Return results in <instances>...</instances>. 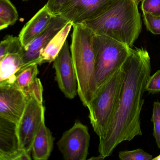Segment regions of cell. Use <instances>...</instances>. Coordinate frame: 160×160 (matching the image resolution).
<instances>
[{
    "mask_svg": "<svg viewBox=\"0 0 160 160\" xmlns=\"http://www.w3.org/2000/svg\"><path fill=\"white\" fill-rule=\"evenodd\" d=\"M145 91L149 94L160 93V70L150 76L146 86Z\"/></svg>",
    "mask_w": 160,
    "mask_h": 160,
    "instance_id": "cell-25",
    "label": "cell"
},
{
    "mask_svg": "<svg viewBox=\"0 0 160 160\" xmlns=\"http://www.w3.org/2000/svg\"><path fill=\"white\" fill-rule=\"evenodd\" d=\"M154 160H160V155L159 156H158V157H156L154 158H153V159Z\"/></svg>",
    "mask_w": 160,
    "mask_h": 160,
    "instance_id": "cell-30",
    "label": "cell"
},
{
    "mask_svg": "<svg viewBox=\"0 0 160 160\" xmlns=\"http://www.w3.org/2000/svg\"><path fill=\"white\" fill-rule=\"evenodd\" d=\"M68 1V0H48L46 5L52 14L56 15L61 8Z\"/></svg>",
    "mask_w": 160,
    "mask_h": 160,
    "instance_id": "cell-26",
    "label": "cell"
},
{
    "mask_svg": "<svg viewBox=\"0 0 160 160\" xmlns=\"http://www.w3.org/2000/svg\"><path fill=\"white\" fill-rule=\"evenodd\" d=\"M19 19L17 8L10 0H0V19L8 26L13 25Z\"/></svg>",
    "mask_w": 160,
    "mask_h": 160,
    "instance_id": "cell-18",
    "label": "cell"
},
{
    "mask_svg": "<svg viewBox=\"0 0 160 160\" xmlns=\"http://www.w3.org/2000/svg\"><path fill=\"white\" fill-rule=\"evenodd\" d=\"M54 138L50 130L42 121L36 135L32 147V158L34 160H47L50 157L53 148Z\"/></svg>",
    "mask_w": 160,
    "mask_h": 160,
    "instance_id": "cell-14",
    "label": "cell"
},
{
    "mask_svg": "<svg viewBox=\"0 0 160 160\" xmlns=\"http://www.w3.org/2000/svg\"><path fill=\"white\" fill-rule=\"evenodd\" d=\"M140 0H117L99 17L82 23L95 34L105 36L132 48L142 31Z\"/></svg>",
    "mask_w": 160,
    "mask_h": 160,
    "instance_id": "cell-2",
    "label": "cell"
},
{
    "mask_svg": "<svg viewBox=\"0 0 160 160\" xmlns=\"http://www.w3.org/2000/svg\"><path fill=\"white\" fill-rule=\"evenodd\" d=\"M54 16L50 12L46 5L41 8L20 32L18 38L22 47H25L41 34L47 29Z\"/></svg>",
    "mask_w": 160,
    "mask_h": 160,
    "instance_id": "cell-12",
    "label": "cell"
},
{
    "mask_svg": "<svg viewBox=\"0 0 160 160\" xmlns=\"http://www.w3.org/2000/svg\"><path fill=\"white\" fill-rule=\"evenodd\" d=\"M0 152L6 160H17L20 154L16 124L0 116Z\"/></svg>",
    "mask_w": 160,
    "mask_h": 160,
    "instance_id": "cell-13",
    "label": "cell"
},
{
    "mask_svg": "<svg viewBox=\"0 0 160 160\" xmlns=\"http://www.w3.org/2000/svg\"><path fill=\"white\" fill-rule=\"evenodd\" d=\"M0 160H6L4 156L1 152H0Z\"/></svg>",
    "mask_w": 160,
    "mask_h": 160,
    "instance_id": "cell-29",
    "label": "cell"
},
{
    "mask_svg": "<svg viewBox=\"0 0 160 160\" xmlns=\"http://www.w3.org/2000/svg\"><path fill=\"white\" fill-rule=\"evenodd\" d=\"M38 65H32L19 71L16 75L14 83L22 90L29 86L37 78Z\"/></svg>",
    "mask_w": 160,
    "mask_h": 160,
    "instance_id": "cell-17",
    "label": "cell"
},
{
    "mask_svg": "<svg viewBox=\"0 0 160 160\" xmlns=\"http://www.w3.org/2000/svg\"><path fill=\"white\" fill-rule=\"evenodd\" d=\"M93 48L96 93L123 66L131 48L111 38L97 34L94 36Z\"/></svg>",
    "mask_w": 160,
    "mask_h": 160,
    "instance_id": "cell-5",
    "label": "cell"
},
{
    "mask_svg": "<svg viewBox=\"0 0 160 160\" xmlns=\"http://www.w3.org/2000/svg\"><path fill=\"white\" fill-rule=\"evenodd\" d=\"M20 52L8 53L0 62V82L14 83L16 75L22 67Z\"/></svg>",
    "mask_w": 160,
    "mask_h": 160,
    "instance_id": "cell-16",
    "label": "cell"
},
{
    "mask_svg": "<svg viewBox=\"0 0 160 160\" xmlns=\"http://www.w3.org/2000/svg\"><path fill=\"white\" fill-rule=\"evenodd\" d=\"M68 23V22L66 20L60 15H55L52 18L47 29L41 34L25 47H22L20 54L22 67L20 70L31 65H41L40 56L41 52L52 38L62 29Z\"/></svg>",
    "mask_w": 160,
    "mask_h": 160,
    "instance_id": "cell-10",
    "label": "cell"
},
{
    "mask_svg": "<svg viewBox=\"0 0 160 160\" xmlns=\"http://www.w3.org/2000/svg\"><path fill=\"white\" fill-rule=\"evenodd\" d=\"M23 91L26 96L33 97L38 102L43 103V87L40 79L37 78L33 82Z\"/></svg>",
    "mask_w": 160,
    "mask_h": 160,
    "instance_id": "cell-21",
    "label": "cell"
},
{
    "mask_svg": "<svg viewBox=\"0 0 160 160\" xmlns=\"http://www.w3.org/2000/svg\"><path fill=\"white\" fill-rule=\"evenodd\" d=\"M142 1V0H140V1Z\"/></svg>",
    "mask_w": 160,
    "mask_h": 160,
    "instance_id": "cell-32",
    "label": "cell"
},
{
    "mask_svg": "<svg viewBox=\"0 0 160 160\" xmlns=\"http://www.w3.org/2000/svg\"><path fill=\"white\" fill-rule=\"evenodd\" d=\"M117 0H68L59 10L60 15L73 25L82 24L106 12Z\"/></svg>",
    "mask_w": 160,
    "mask_h": 160,
    "instance_id": "cell-7",
    "label": "cell"
},
{
    "mask_svg": "<svg viewBox=\"0 0 160 160\" xmlns=\"http://www.w3.org/2000/svg\"><path fill=\"white\" fill-rule=\"evenodd\" d=\"M151 121L154 124L153 135L158 147L160 149V102L158 101H155L153 104Z\"/></svg>",
    "mask_w": 160,
    "mask_h": 160,
    "instance_id": "cell-22",
    "label": "cell"
},
{
    "mask_svg": "<svg viewBox=\"0 0 160 160\" xmlns=\"http://www.w3.org/2000/svg\"><path fill=\"white\" fill-rule=\"evenodd\" d=\"M104 158L102 155H100L98 157H92L88 159V160H103Z\"/></svg>",
    "mask_w": 160,
    "mask_h": 160,
    "instance_id": "cell-28",
    "label": "cell"
},
{
    "mask_svg": "<svg viewBox=\"0 0 160 160\" xmlns=\"http://www.w3.org/2000/svg\"><path fill=\"white\" fill-rule=\"evenodd\" d=\"M143 17L148 30L154 34H160V16H154L150 13L143 12Z\"/></svg>",
    "mask_w": 160,
    "mask_h": 160,
    "instance_id": "cell-23",
    "label": "cell"
},
{
    "mask_svg": "<svg viewBox=\"0 0 160 160\" xmlns=\"http://www.w3.org/2000/svg\"><path fill=\"white\" fill-rule=\"evenodd\" d=\"M73 27L70 50L78 81V95L83 106L88 108L95 93V34L82 24H75Z\"/></svg>",
    "mask_w": 160,
    "mask_h": 160,
    "instance_id": "cell-3",
    "label": "cell"
},
{
    "mask_svg": "<svg viewBox=\"0 0 160 160\" xmlns=\"http://www.w3.org/2000/svg\"><path fill=\"white\" fill-rule=\"evenodd\" d=\"M27 97L24 111L16 125V133L20 150L31 153L34 139L45 120V108L33 97Z\"/></svg>",
    "mask_w": 160,
    "mask_h": 160,
    "instance_id": "cell-6",
    "label": "cell"
},
{
    "mask_svg": "<svg viewBox=\"0 0 160 160\" xmlns=\"http://www.w3.org/2000/svg\"><path fill=\"white\" fill-rule=\"evenodd\" d=\"M27 97L23 90L8 80L0 82V116L17 125L24 111Z\"/></svg>",
    "mask_w": 160,
    "mask_h": 160,
    "instance_id": "cell-11",
    "label": "cell"
},
{
    "mask_svg": "<svg viewBox=\"0 0 160 160\" xmlns=\"http://www.w3.org/2000/svg\"><path fill=\"white\" fill-rule=\"evenodd\" d=\"M141 8L143 12L160 16V0H142Z\"/></svg>",
    "mask_w": 160,
    "mask_h": 160,
    "instance_id": "cell-24",
    "label": "cell"
},
{
    "mask_svg": "<svg viewBox=\"0 0 160 160\" xmlns=\"http://www.w3.org/2000/svg\"><path fill=\"white\" fill-rule=\"evenodd\" d=\"M53 62L55 80L59 88L66 97L73 99L78 95V81L67 40Z\"/></svg>",
    "mask_w": 160,
    "mask_h": 160,
    "instance_id": "cell-9",
    "label": "cell"
},
{
    "mask_svg": "<svg viewBox=\"0 0 160 160\" xmlns=\"http://www.w3.org/2000/svg\"><path fill=\"white\" fill-rule=\"evenodd\" d=\"M23 2H27V1H29V0H22Z\"/></svg>",
    "mask_w": 160,
    "mask_h": 160,
    "instance_id": "cell-31",
    "label": "cell"
},
{
    "mask_svg": "<svg viewBox=\"0 0 160 160\" xmlns=\"http://www.w3.org/2000/svg\"><path fill=\"white\" fill-rule=\"evenodd\" d=\"M8 26H9L7 24H6L4 22L0 19V31H2L3 29L8 28Z\"/></svg>",
    "mask_w": 160,
    "mask_h": 160,
    "instance_id": "cell-27",
    "label": "cell"
},
{
    "mask_svg": "<svg viewBox=\"0 0 160 160\" xmlns=\"http://www.w3.org/2000/svg\"><path fill=\"white\" fill-rule=\"evenodd\" d=\"M126 76L116 111L106 132L99 138L98 151L104 158L121 142L142 135L141 114L144 93L151 71L149 54L143 48L131 49L124 64Z\"/></svg>",
    "mask_w": 160,
    "mask_h": 160,
    "instance_id": "cell-1",
    "label": "cell"
},
{
    "mask_svg": "<svg viewBox=\"0 0 160 160\" xmlns=\"http://www.w3.org/2000/svg\"><path fill=\"white\" fill-rule=\"evenodd\" d=\"M90 136L88 128L79 121L64 132L57 146L65 160H86Z\"/></svg>",
    "mask_w": 160,
    "mask_h": 160,
    "instance_id": "cell-8",
    "label": "cell"
},
{
    "mask_svg": "<svg viewBox=\"0 0 160 160\" xmlns=\"http://www.w3.org/2000/svg\"><path fill=\"white\" fill-rule=\"evenodd\" d=\"M22 46L18 38L8 35L0 42V62L8 53L21 51Z\"/></svg>",
    "mask_w": 160,
    "mask_h": 160,
    "instance_id": "cell-19",
    "label": "cell"
},
{
    "mask_svg": "<svg viewBox=\"0 0 160 160\" xmlns=\"http://www.w3.org/2000/svg\"><path fill=\"white\" fill-rule=\"evenodd\" d=\"M73 24L68 22L50 40L45 49L41 52L40 56V64L53 62L59 54Z\"/></svg>",
    "mask_w": 160,
    "mask_h": 160,
    "instance_id": "cell-15",
    "label": "cell"
},
{
    "mask_svg": "<svg viewBox=\"0 0 160 160\" xmlns=\"http://www.w3.org/2000/svg\"><path fill=\"white\" fill-rule=\"evenodd\" d=\"M125 76L123 65L98 89L90 101L88 117L99 137L106 132L116 111Z\"/></svg>",
    "mask_w": 160,
    "mask_h": 160,
    "instance_id": "cell-4",
    "label": "cell"
},
{
    "mask_svg": "<svg viewBox=\"0 0 160 160\" xmlns=\"http://www.w3.org/2000/svg\"><path fill=\"white\" fill-rule=\"evenodd\" d=\"M118 157L122 160H151L153 156L143 149L139 148L135 150L120 151Z\"/></svg>",
    "mask_w": 160,
    "mask_h": 160,
    "instance_id": "cell-20",
    "label": "cell"
}]
</instances>
